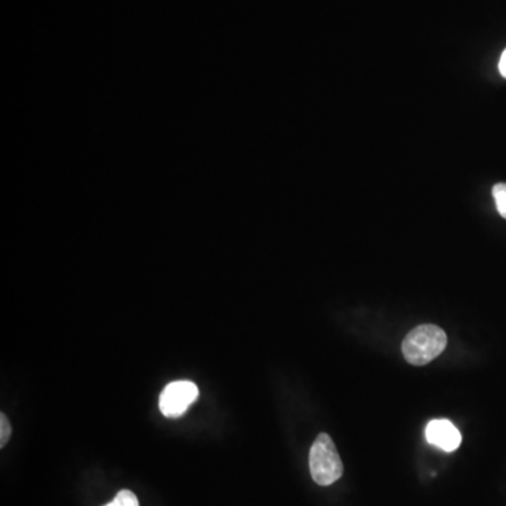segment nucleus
I'll list each match as a JSON object with an SVG mask.
<instances>
[{"mask_svg":"<svg viewBox=\"0 0 506 506\" xmlns=\"http://www.w3.org/2000/svg\"><path fill=\"white\" fill-rule=\"evenodd\" d=\"M498 67H500V74L506 79V50L503 51L502 55H501L500 65H498Z\"/></svg>","mask_w":506,"mask_h":506,"instance_id":"8","label":"nucleus"},{"mask_svg":"<svg viewBox=\"0 0 506 506\" xmlns=\"http://www.w3.org/2000/svg\"><path fill=\"white\" fill-rule=\"evenodd\" d=\"M494 200H495L496 210L502 218L506 219V192L498 193V194H494Z\"/></svg>","mask_w":506,"mask_h":506,"instance_id":"7","label":"nucleus"},{"mask_svg":"<svg viewBox=\"0 0 506 506\" xmlns=\"http://www.w3.org/2000/svg\"><path fill=\"white\" fill-rule=\"evenodd\" d=\"M426 440L443 452L452 453L462 445V433L447 419H433L425 429Z\"/></svg>","mask_w":506,"mask_h":506,"instance_id":"4","label":"nucleus"},{"mask_svg":"<svg viewBox=\"0 0 506 506\" xmlns=\"http://www.w3.org/2000/svg\"><path fill=\"white\" fill-rule=\"evenodd\" d=\"M199 399V388L189 380L169 383L159 397V409L166 418H179Z\"/></svg>","mask_w":506,"mask_h":506,"instance_id":"3","label":"nucleus"},{"mask_svg":"<svg viewBox=\"0 0 506 506\" xmlns=\"http://www.w3.org/2000/svg\"><path fill=\"white\" fill-rule=\"evenodd\" d=\"M12 435V425L4 414L0 415V446L4 447Z\"/></svg>","mask_w":506,"mask_h":506,"instance_id":"6","label":"nucleus"},{"mask_svg":"<svg viewBox=\"0 0 506 506\" xmlns=\"http://www.w3.org/2000/svg\"><path fill=\"white\" fill-rule=\"evenodd\" d=\"M446 344L447 336L442 328L432 324L419 325L402 342V353L411 365L425 366L442 354Z\"/></svg>","mask_w":506,"mask_h":506,"instance_id":"1","label":"nucleus"},{"mask_svg":"<svg viewBox=\"0 0 506 506\" xmlns=\"http://www.w3.org/2000/svg\"><path fill=\"white\" fill-rule=\"evenodd\" d=\"M103 506H139L138 498L129 489H123L115 495V500Z\"/></svg>","mask_w":506,"mask_h":506,"instance_id":"5","label":"nucleus"},{"mask_svg":"<svg viewBox=\"0 0 506 506\" xmlns=\"http://www.w3.org/2000/svg\"><path fill=\"white\" fill-rule=\"evenodd\" d=\"M310 471L318 486H328L336 483L344 474L341 455L331 436L320 433L310 450Z\"/></svg>","mask_w":506,"mask_h":506,"instance_id":"2","label":"nucleus"}]
</instances>
